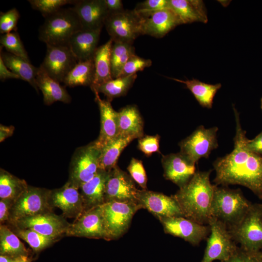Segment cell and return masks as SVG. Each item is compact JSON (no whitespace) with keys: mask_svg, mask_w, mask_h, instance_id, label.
I'll use <instances>...</instances> for the list:
<instances>
[{"mask_svg":"<svg viewBox=\"0 0 262 262\" xmlns=\"http://www.w3.org/2000/svg\"><path fill=\"white\" fill-rule=\"evenodd\" d=\"M233 109L236 122L234 148L230 153L213 162L215 171L213 182L217 186L246 187L262 200V155L246 147V131L241 127L239 113L234 106Z\"/></svg>","mask_w":262,"mask_h":262,"instance_id":"obj_1","label":"cell"},{"mask_svg":"<svg viewBox=\"0 0 262 262\" xmlns=\"http://www.w3.org/2000/svg\"><path fill=\"white\" fill-rule=\"evenodd\" d=\"M212 171H196L186 184L172 195L184 217L202 225H208L212 218L211 207L215 186L210 180Z\"/></svg>","mask_w":262,"mask_h":262,"instance_id":"obj_2","label":"cell"},{"mask_svg":"<svg viewBox=\"0 0 262 262\" xmlns=\"http://www.w3.org/2000/svg\"><path fill=\"white\" fill-rule=\"evenodd\" d=\"M251 204L240 189L215 185L211 207V216L229 229L242 220Z\"/></svg>","mask_w":262,"mask_h":262,"instance_id":"obj_3","label":"cell"},{"mask_svg":"<svg viewBox=\"0 0 262 262\" xmlns=\"http://www.w3.org/2000/svg\"><path fill=\"white\" fill-rule=\"evenodd\" d=\"M81 30L80 21L73 8H62L45 18L39 30V39L46 45L68 46L71 37Z\"/></svg>","mask_w":262,"mask_h":262,"instance_id":"obj_4","label":"cell"},{"mask_svg":"<svg viewBox=\"0 0 262 262\" xmlns=\"http://www.w3.org/2000/svg\"><path fill=\"white\" fill-rule=\"evenodd\" d=\"M232 240L249 251L262 249V204L252 203L242 220L228 229Z\"/></svg>","mask_w":262,"mask_h":262,"instance_id":"obj_5","label":"cell"},{"mask_svg":"<svg viewBox=\"0 0 262 262\" xmlns=\"http://www.w3.org/2000/svg\"><path fill=\"white\" fill-rule=\"evenodd\" d=\"M107 241L117 240L128 230L132 217L142 209L136 202L109 201L101 205Z\"/></svg>","mask_w":262,"mask_h":262,"instance_id":"obj_6","label":"cell"},{"mask_svg":"<svg viewBox=\"0 0 262 262\" xmlns=\"http://www.w3.org/2000/svg\"><path fill=\"white\" fill-rule=\"evenodd\" d=\"M51 190L28 186L14 202L10 211L9 224L28 217L52 212Z\"/></svg>","mask_w":262,"mask_h":262,"instance_id":"obj_7","label":"cell"},{"mask_svg":"<svg viewBox=\"0 0 262 262\" xmlns=\"http://www.w3.org/2000/svg\"><path fill=\"white\" fill-rule=\"evenodd\" d=\"M100 148L92 142L75 151L69 169L68 181L80 188L99 171Z\"/></svg>","mask_w":262,"mask_h":262,"instance_id":"obj_8","label":"cell"},{"mask_svg":"<svg viewBox=\"0 0 262 262\" xmlns=\"http://www.w3.org/2000/svg\"><path fill=\"white\" fill-rule=\"evenodd\" d=\"M208 225L210 226L211 232L206 239V246L200 262L227 260L238 246L224 223L212 217Z\"/></svg>","mask_w":262,"mask_h":262,"instance_id":"obj_9","label":"cell"},{"mask_svg":"<svg viewBox=\"0 0 262 262\" xmlns=\"http://www.w3.org/2000/svg\"><path fill=\"white\" fill-rule=\"evenodd\" d=\"M104 26L113 42L133 44L137 37L143 35L141 18L134 10L109 13Z\"/></svg>","mask_w":262,"mask_h":262,"instance_id":"obj_10","label":"cell"},{"mask_svg":"<svg viewBox=\"0 0 262 262\" xmlns=\"http://www.w3.org/2000/svg\"><path fill=\"white\" fill-rule=\"evenodd\" d=\"M217 127L206 129L198 126L189 136L179 143L180 152L196 164L201 158H208L212 150L217 148Z\"/></svg>","mask_w":262,"mask_h":262,"instance_id":"obj_11","label":"cell"},{"mask_svg":"<svg viewBox=\"0 0 262 262\" xmlns=\"http://www.w3.org/2000/svg\"><path fill=\"white\" fill-rule=\"evenodd\" d=\"M166 234L179 237L193 246L206 240L211 232L209 225H202L182 216L159 219Z\"/></svg>","mask_w":262,"mask_h":262,"instance_id":"obj_12","label":"cell"},{"mask_svg":"<svg viewBox=\"0 0 262 262\" xmlns=\"http://www.w3.org/2000/svg\"><path fill=\"white\" fill-rule=\"evenodd\" d=\"M138 189L133 180L116 164L109 171L105 189L104 203L136 202Z\"/></svg>","mask_w":262,"mask_h":262,"instance_id":"obj_13","label":"cell"},{"mask_svg":"<svg viewBox=\"0 0 262 262\" xmlns=\"http://www.w3.org/2000/svg\"><path fill=\"white\" fill-rule=\"evenodd\" d=\"M10 224L20 229H30L56 239L66 234L70 225L64 217L56 215L52 212L24 218Z\"/></svg>","mask_w":262,"mask_h":262,"instance_id":"obj_14","label":"cell"},{"mask_svg":"<svg viewBox=\"0 0 262 262\" xmlns=\"http://www.w3.org/2000/svg\"><path fill=\"white\" fill-rule=\"evenodd\" d=\"M77 63L68 46L47 45L46 54L40 66L60 83Z\"/></svg>","mask_w":262,"mask_h":262,"instance_id":"obj_15","label":"cell"},{"mask_svg":"<svg viewBox=\"0 0 262 262\" xmlns=\"http://www.w3.org/2000/svg\"><path fill=\"white\" fill-rule=\"evenodd\" d=\"M66 235L107 241L101 205L85 211L70 224Z\"/></svg>","mask_w":262,"mask_h":262,"instance_id":"obj_16","label":"cell"},{"mask_svg":"<svg viewBox=\"0 0 262 262\" xmlns=\"http://www.w3.org/2000/svg\"><path fill=\"white\" fill-rule=\"evenodd\" d=\"M137 201L143 209H147L158 220L164 217H184L172 196H168L147 189L139 190Z\"/></svg>","mask_w":262,"mask_h":262,"instance_id":"obj_17","label":"cell"},{"mask_svg":"<svg viewBox=\"0 0 262 262\" xmlns=\"http://www.w3.org/2000/svg\"><path fill=\"white\" fill-rule=\"evenodd\" d=\"M50 201L53 208L62 210L64 217L77 219L84 211L79 188L68 181L62 187L51 190Z\"/></svg>","mask_w":262,"mask_h":262,"instance_id":"obj_18","label":"cell"},{"mask_svg":"<svg viewBox=\"0 0 262 262\" xmlns=\"http://www.w3.org/2000/svg\"><path fill=\"white\" fill-rule=\"evenodd\" d=\"M137 14L141 18L143 35L162 38L181 24L177 15L169 8Z\"/></svg>","mask_w":262,"mask_h":262,"instance_id":"obj_19","label":"cell"},{"mask_svg":"<svg viewBox=\"0 0 262 262\" xmlns=\"http://www.w3.org/2000/svg\"><path fill=\"white\" fill-rule=\"evenodd\" d=\"M161 161L164 178L179 188L186 184L196 172V164L180 152L163 155Z\"/></svg>","mask_w":262,"mask_h":262,"instance_id":"obj_20","label":"cell"},{"mask_svg":"<svg viewBox=\"0 0 262 262\" xmlns=\"http://www.w3.org/2000/svg\"><path fill=\"white\" fill-rule=\"evenodd\" d=\"M73 5L82 30L102 29L109 14L104 0H76Z\"/></svg>","mask_w":262,"mask_h":262,"instance_id":"obj_21","label":"cell"},{"mask_svg":"<svg viewBox=\"0 0 262 262\" xmlns=\"http://www.w3.org/2000/svg\"><path fill=\"white\" fill-rule=\"evenodd\" d=\"M93 92L100 116L99 134L94 142L98 148H101L118 136L117 112L113 109L110 101L101 99L97 91Z\"/></svg>","mask_w":262,"mask_h":262,"instance_id":"obj_22","label":"cell"},{"mask_svg":"<svg viewBox=\"0 0 262 262\" xmlns=\"http://www.w3.org/2000/svg\"><path fill=\"white\" fill-rule=\"evenodd\" d=\"M101 29L81 30L70 38L68 46L78 62L93 58Z\"/></svg>","mask_w":262,"mask_h":262,"instance_id":"obj_23","label":"cell"},{"mask_svg":"<svg viewBox=\"0 0 262 262\" xmlns=\"http://www.w3.org/2000/svg\"><path fill=\"white\" fill-rule=\"evenodd\" d=\"M168 8L177 15L181 24L208 21L207 11L201 0H168Z\"/></svg>","mask_w":262,"mask_h":262,"instance_id":"obj_24","label":"cell"},{"mask_svg":"<svg viewBox=\"0 0 262 262\" xmlns=\"http://www.w3.org/2000/svg\"><path fill=\"white\" fill-rule=\"evenodd\" d=\"M108 173L109 171L100 169L92 179L79 188L83 200L84 211L104 203L105 184Z\"/></svg>","mask_w":262,"mask_h":262,"instance_id":"obj_25","label":"cell"},{"mask_svg":"<svg viewBox=\"0 0 262 262\" xmlns=\"http://www.w3.org/2000/svg\"><path fill=\"white\" fill-rule=\"evenodd\" d=\"M36 83L42 92L45 104L50 105L56 101L70 102L71 98L65 88L50 77L40 66L38 68Z\"/></svg>","mask_w":262,"mask_h":262,"instance_id":"obj_26","label":"cell"},{"mask_svg":"<svg viewBox=\"0 0 262 262\" xmlns=\"http://www.w3.org/2000/svg\"><path fill=\"white\" fill-rule=\"evenodd\" d=\"M118 135L140 138L144 134V122L137 107L130 105L117 114Z\"/></svg>","mask_w":262,"mask_h":262,"instance_id":"obj_27","label":"cell"},{"mask_svg":"<svg viewBox=\"0 0 262 262\" xmlns=\"http://www.w3.org/2000/svg\"><path fill=\"white\" fill-rule=\"evenodd\" d=\"M113 40L98 47L93 56L95 77L90 87L96 86L113 79L111 73V50Z\"/></svg>","mask_w":262,"mask_h":262,"instance_id":"obj_28","label":"cell"},{"mask_svg":"<svg viewBox=\"0 0 262 262\" xmlns=\"http://www.w3.org/2000/svg\"><path fill=\"white\" fill-rule=\"evenodd\" d=\"M0 46V56L6 67L18 75L21 80L28 82L38 92L36 76L38 67L34 66L21 57L8 52H2Z\"/></svg>","mask_w":262,"mask_h":262,"instance_id":"obj_29","label":"cell"},{"mask_svg":"<svg viewBox=\"0 0 262 262\" xmlns=\"http://www.w3.org/2000/svg\"><path fill=\"white\" fill-rule=\"evenodd\" d=\"M176 82L184 84L193 94L198 103L203 107L212 108L214 97L221 87V83L209 84L197 79L182 80L168 78Z\"/></svg>","mask_w":262,"mask_h":262,"instance_id":"obj_30","label":"cell"},{"mask_svg":"<svg viewBox=\"0 0 262 262\" xmlns=\"http://www.w3.org/2000/svg\"><path fill=\"white\" fill-rule=\"evenodd\" d=\"M135 138L118 135L114 140L100 148L99 168L109 171L115 165L123 150Z\"/></svg>","mask_w":262,"mask_h":262,"instance_id":"obj_31","label":"cell"},{"mask_svg":"<svg viewBox=\"0 0 262 262\" xmlns=\"http://www.w3.org/2000/svg\"><path fill=\"white\" fill-rule=\"evenodd\" d=\"M95 68L93 58L78 62L66 77L63 82L66 86H90L94 82Z\"/></svg>","mask_w":262,"mask_h":262,"instance_id":"obj_32","label":"cell"},{"mask_svg":"<svg viewBox=\"0 0 262 262\" xmlns=\"http://www.w3.org/2000/svg\"><path fill=\"white\" fill-rule=\"evenodd\" d=\"M136 78V74L119 77L100 85L91 87V89L93 91H96L98 93L103 94L107 97V100L111 101L114 98L125 95Z\"/></svg>","mask_w":262,"mask_h":262,"instance_id":"obj_33","label":"cell"},{"mask_svg":"<svg viewBox=\"0 0 262 262\" xmlns=\"http://www.w3.org/2000/svg\"><path fill=\"white\" fill-rule=\"evenodd\" d=\"M28 186L24 180L0 168V199L15 201L27 189Z\"/></svg>","mask_w":262,"mask_h":262,"instance_id":"obj_34","label":"cell"},{"mask_svg":"<svg viewBox=\"0 0 262 262\" xmlns=\"http://www.w3.org/2000/svg\"><path fill=\"white\" fill-rule=\"evenodd\" d=\"M18 237L7 226H0V253L13 258L28 255Z\"/></svg>","mask_w":262,"mask_h":262,"instance_id":"obj_35","label":"cell"},{"mask_svg":"<svg viewBox=\"0 0 262 262\" xmlns=\"http://www.w3.org/2000/svg\"><path fill=\"white\" fill-rule=\"evenodd\" d=\"M134 54L135 48L132 44L113 42L111 50V73L113 79L120 77L126 63Z\"/></svg>","mask_w":262,"mask_h":262,"instance_id":"obj_36","label":"cell"},{"mask_svg":"<svg viewBox=\"0 0 262 262\" xmlns=\"http://www.w3.org/2000/svg\"><path fill=\"white\" fill-rule=\"evenodd\" d=\"M11 229L18 237L26 241L36 252L49 246L58 239L49 237L30 229H20L12 226Z\"/></svg>","mask_w":262,"mask_h":262,"instance_id":"obj_37","label":"cell"},{"mask_svg":"<svg viewBox=\"0 0 262 262\" xmlns=\"http://www.w3.org/2000/svg\"><path fill=\"white\" fill-rule=\"evenodd\" d=\"M0 43L1 46L4 47L8 52L30 62L27 52L16 32L2 34L0 38Z\"/></svg>","mask_w":262,"mask_h":262,"instance_id":"obj_38","label":"cell"},{"mask_svg":"<svg viewBox=\"0 0 262 262\" xmlns=\"http://www.w3.org/2000/svg\"><path fill=\"white\" fill-rule=\"evenodd\" d=\"M76 1L71 0H28L32 7L39 11L45 18L56 12L65 5L74 4Z\"/></svg>","mask_w":262,"mask_h":262,"instance_id":"obj_39","label":"cell"},{"mask_svg":"<svg viewBox=\"0 0 262 262\" xmlns=\"http://www.w3.org/2000/svg\"><path fill=\"white\" fill-rule=\"evenodd\" d=\"M20 15L16 8L11 9L6 12L1 13L0 16V33L2 34L16 32Z\"/></svg>","mask_w":262,"mask_h":262,"instance_id":"obj_40","label":"cell"},{"mask_svg":"<svg viewBox=\"0 0 262 262\" xmlns=\"http://www.w3.org/2000/svg\"><path fill=\"white\" fill-rule=\"evenodd\" d=\"M127 170L130 175L142 188L147 189V176L141 161L132 158Z\"/></svg>","mask_w":262,"mask_h":262,"instance_id":"obj_41","label":"cell"},{"mask_svg":"<svg viewBox=\"0 0 262 262\" xmlns=\"http://www.w3.org/2000/svg\"><path fill=\"white\" fill-rule=\"evenodd\" d=\"M151 64V60L141 58L134 54L130 57L126 63L120 77L136 74V72L149 67Z\"/></svg>","mask_w":262,"mask_h":262,"instance_id":"obj_42","label":"cell"},{"mask_svg":"<svg viewBox=\"0 0 262 262\" xmlns=\"http://www.w3.org/2000/svg\"><path fill=\"white\" fill-rule=\"evenodd\" d=\"M221 262H262V251H251L238 247L227 260Z\"/></svg>","mask_w":262,"mask_h":262,"instance_id":"obj_43","label":"cell"},{"mask_svg":"<svg viewBox=\"0 0 262 262\" xmlns=\"http://www.w3.org/2000/svg\"><path fill=\"white\" fill-rule=\"evenodd\" d=\"M159 135H145L139 138L138 147L147 156H150L154 152H159Z\"/></svg>","mask_w":262,"mask_h":262,"instance_id":"obj_44","label":"cell"},{"mask_svg":"<svg viewBox=\"0 0 262 262\" xmlns=\"http://www.w3.org/2000/svg\"><path fill=\"white\" fill-rule=\"evenodd\" d=\"M168 8V0H146L134 9L137 13L150 12Z\"/></svg>","mask_w":262,"mask_h":262,"instance_id":"obj_45","label":"cell"},{"mask_svg":"<svg viewBox=\"0 0 262 262\" xmlns=\"http://www.w3.org/2000/svg\"><path fill=\"white\" fill-rule=\"evenodd\" d=\"M245 145L249 151L262 155V131L253 139L249 140L246 138Z\"/></svg>","mask_w":262,"mask_h":262,"instance_id":"obj_46","label":"cell"},{"mask_svg":"<svg viewBox=\"0 0 262 262\" xmlns=\"http://www.w3.org/2000/svg\"><path fill=\"white\" fill-rule=\"evenodd\" d=\"M14 200L9 199H0V223L8 222L10 211Z\"/></svg>","mask_w":262,"mask_h":262,"instance_id":"obj_47","label":"cell"},{"mask_svg":"<svg viewBox=\"0 0 262 262\" xmlns=\"http://www.w3.org/2000/svg\"><path fill=\"white\" fill-rule=\"evenodd\" d=\"M8 79L21 80L18 75L8 69L0 56V79L1 81H3Z\"/></svg>","mask_w":262,"mask_h":262,"instance_id":"obj_48","label":"cell"},{"mask_svg":"<svg viewBox=\"0 0 262 262\" xmlns=\"http://www.w3.org/2000/svg\"><path fill=\"white\" fill-rule=\"evenodd\" d=\"M104 2L109 13L118 12L124 10L121 0H104Z\"/></svg>","mask_w":262,"mask_h":262,"instance_id":"obj_49","label":"cell"},{"mask_svg":"<svg viewBox=\"0 0 262 262\" xmlns=\"http://www.w3.org/2000/svg\"><path fill=\"white\" fill-rule=\"evenodd\" d=\"M13 126H6L0 125V142H3L6 138L12 136L14 132Z\"/></svg>","mask_w":262,"mask_h":262,"instance_id":"obj_50","label":"cell"},{"mask_svg":"<svg viewBox=\"0 0 262 262\" xmlns=\"http://www.w3.org/2000/svg\"><path fill=\"white\" fill-rule=\"evenodd\" d=\"M13 262H31L30 259L26 255L15 257Z\"/></svg>","mask_w":262,"mask_h":262,"instance_id":"obj_51","label":"cell"},{"mask_svg":"<svg viewBox=\"0 0 262 262\" xmlns=\"http://www.w3.org/2000/svg\"><path fill=\"white\" fill-rule=\"evenodd\" d=\"M14 258L9 256L0 255V262H13Z\"/></svg>","mask_w":262,"mask_h":262,"instance_id":"obj_52","label":"cell"},{"mask_svg":"<svg viewBox=\"0 0 262 262\" xmlns=\"http://www.w3.org/2000/svg\"><path fill=\"white\" fill-rule=\"evenodd\" d=\"M261 109H262V97L261 99Z\"/></svg>","mask_w":262,"mask_h":262,"instance_id":"obj_53","label":"cell"}]
</instances>
